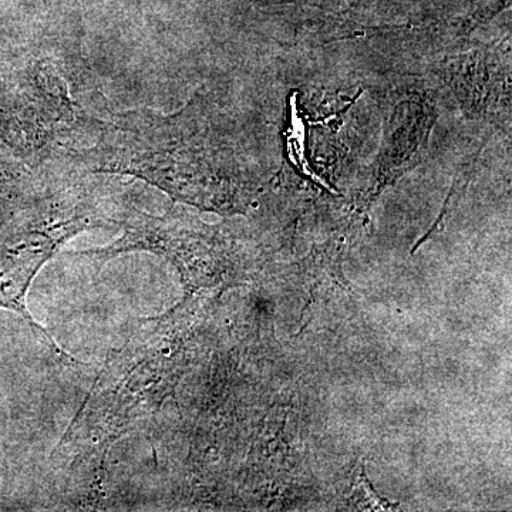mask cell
Segmentation results:
<instances>
[{"label":"cell","mask_w":512,"mask_h":512,"mask_svg":"<svg viewBox=\"0 0 512 512\" xmlns=\"http://www.w3.org/2000/svg\"><path fill=\"white\" fill-rule=\"evenodd\" d=\"M84 228L83 218L26 229L0 242V308L18 312L30 325L36 326L26 309L30 282L56 249Z\"/></svg>","instance_id":"cell-1"}]
</instances>
